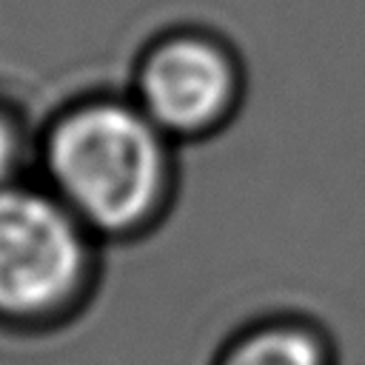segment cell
<instances>
[{
    "label": "cell",
    "instance_id": "cell-5",
    "mask_svg": "<svg viewBox=\"0 0 365 365\" xmlns=\"http://www.w3.org/2000/svg\"><path fill=\"white\" fill-rule=\"evenodd\" d=\"M26 154H29V143H26L23 120L9 106H0V188L20 182Z\"/></svg>",
    "mask_w": 365,
    "mask_h": 365
},
{
    "label": "cell",
    "instance_id": "cell-3",
    "mask_svg": "<svg viewBox=\"0 0 365 365\" xmlns=\"http://www.w3.org/2000/svg\"><path fill=\"white\" fill-rule=\"evenodd\" d=\"M131 97L174 143L208 140L240 111L245 68L225 37L197 26L168 29L140 51Z\"/></svg>",
    "mask_w": 365,
    "mask_h": 365
},
{
    "label": "cell",
    "instance_id": "cell-2",
    "mask_svg": "<svg viewBox=\"0 0 365 365\" xmlns=\"http://www.w3.org/2000/svg\"><path fill=\"white\" fill-rule=\"evenodd\" d=\"M97 237L46 185L0 188V322L43 328L68 319L97 274Z\"/></svg>",
    "mask_w": 365,
    "mask_h": 365
},
{
    "label": "cell",
    "instance_id": "cell-1",
    "mask_svg": "<svg viewBox=\"0 0 365 365\" xmlns=\"http://www.w3.org/2000/svg\"><path fill=\"white\" fill-rule=\"evenodd\" d=\"M46 188L97 240H137L163 222L177 194V143L131 94H88L43 131Z\"/></svg>",
    "mask_w": 365,
    "mask_h": 365
},
{
    "label": "cell",
    "instance_id": "cell-4",
    "mask_svg": "<svg viewBox=\"0 0 365 365\" xmlns=\"http://www.w3.org/2000/svg\"><path fill=\"white\" fill-rule=\"evenodd\" d=\"M214 365H336V356L322 328L302 317L279 314L231 334Z\"/></svg>",
    "mask_w": 365,
    "mask_h": 365
}]
</instances>
